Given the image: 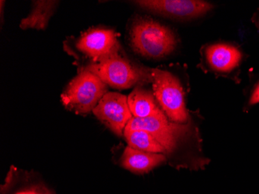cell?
Masks as SVG:
<instances>
[{"instance_id":"6da1fadb","label":"cell","mask_w":259,"mask_h":194,"mask_svg":"<svg viewBox=\"0 0 259 194\" xmlns=\"http://www.w3.org/2000/svg\"><path fill=\"white\" fill-rule=\"evenodd\" d=\"M130 37L134 50L151 59L168 56L177 45L172 30L150 18L137 20L131 29Z\"/></svg>"},{"instance_id":"7a4b0ae2","label":"cell","mask_w":259,"mask_h":194,"mask_svg":"<svg viewBox=\"0 0 259 194\" xmlns=\"http://www.w3.org/2000/svg\"><path fill=\"white\" fill-rule=\"evenodd\" d=\"M107 93L108 86L106 83L95 74L81 69L68 83L61 95V100L67 110L76 114H88Z\"/></svg>"},{"instance_id":"3957f363","label":"cell","mask_w":259,"mask_h":194,"mask_svg":"<svg viewBox=\"0 0 259 194\" xmlns=\"http://www.w3.org/2000/svg\"><path fill=\"white\" fill-rule=\"evenodd\" d=\"M153 93L161 110L171 122L188 123L189 114L180 80L168 71L147 68Z\"/></svg>"},{"instance_id":"277c9868","label":"cell","mask_w":259,"mask_h":194,"mask_svg":"<svg viewBox=\"0 0 259 194\" xmlns=\"http://www.w3.org/2000/svg\"><path fill=\"white\" fill-rule=\"evenodd\" d=\"M82 69L95 74L108 87L118 90H126L138 83L151 82L147 68L132 63L120 56L119 52L90 63Z\"/></svg>"},{"instance_id":"5b68a950","label":"cell","mask_w":259,"mask_h":194,"mask_svg":"<svg viewBox=\"0 0 259 194\" xmlns=\"http://www.w3.org/2000/svg\"><path fill=\"white\" fill-rule=\"evenodd\" d=\"M125 129L148 131L161 144L166 151V156L176 152L192 133L190 124L175 123L166 116L146 118L133 117Z\"/></svg>"},{"instance_id":"8992f818","label":"cell","mask_w":259,"mask_h":194,"mask_svg":"<svg viewBox=\"0 0 259 194\" xmlns=\"http://www.w3.org/2000/svg\"><path fill=\"white\" fill-rule=\"evenodd\" d=\"M96 118L117 136H123L125 128L133 118L127 97L120 93L108 92L93 110Z\"/></svg>"},{"instance_id":"52a82bcc","label":"cell","mask_w":259,"mask_h":194,"mask_svg":"<svg viewBox=\"0 0 259 194\" xmlns=\"http://www.w3.org/2000/svg\"><path fill=\"white\" fill-rule=\"evenodd\" d=\"M75 48L91 63H95L119 52L120 45L113 30L97 27L82 33L75 42Z\"/></svg>"},{"instance_id":"ba28073f","label":"cell","mask_w":259,"mask_h":194,"mask_svg":"<svg viewBox=\"0 0 259 194\" xmlns=\"http://www.w3.org/2000/svg\"><path fill=\"white\" fill-rule=\"evenodd\" d=\"M135 4L152 13L180 20L199 17L212 9L211 4L196 0H142Z\"/></svg>"},{"instance_id":"9c48e42d","label":"cell","mask_w":259,"mask_h":194,"mask_svg":"<svg viewBox=\"0 0 259 194\" xmlns=\"http://www.w3.org/2000/svg\"><path fill=\"white\" fill-rule=\"evenodd\" d=\"M0 194L57 193L37 173L24 171L12 166L4 184L0 186Z\"/></svg>"},{"instance_id":"30bf717a","label":"cell","mask_w":259,"mask_h":194,"mask_svg":"<svg viewBox=\"0 0 259 194\" xmlns=\"http://www.w3.org/2000/svg\"><path fill=\"white\" fill-rule=\"evenodd\" d=\"M206 60L215 71L228 73L236 69L242 60V53L238 47L228 44H216L208 47Z\"/></svg>"},{"instance_id":"8fae6325","label":"cell","mask_w":259,"mask_h":194,"mask_svg":"<svg viewBox=\"0 0 259 194\" xmlns=\"http://www.w3.org/2000/svg\"><path fill=\"white\" fill-rule=\"evenodd\" d=\"M167 161L164 154L147 152L126 147L120 159V166L135 174H145Z\"/></svg>"},{"instance_id":"7c38bea8","label":"cell","mask_w":259,"mask_h":194,"mask_svg":"<svg viewBox=\"0 0 259 194\" xmlns=\"http://www.w3.org/2000/svg\"><path fill=\"white\" fill-rule=\"evenodd\" d=\"M130 110L134 118H160L166 116L161 110L155 95L146 89L138 87L127 96Z\"/></svg>"},{"instance_id":"4fadbf2b","label":"cell","mask_w":259,"mask_h":194,"mask_svg":"<svg viewBox=\"0 0 259 194\" xmlns=\"http://www.w3.org/2000/svg\"><path fill=\"white\" fill-rule=\"evenodd\" d=\"M33 3V9L30 14L20 22V28L23 30H45L55 14L59 2L51 0H37Z\"/></svg>"},{"instance_id":"5bb4252c","label":"cell","mask_w":259,"mask_h":194,"mask_svg":"<svg viewBox=\"0 0 259 194\" xmlns=\"http://www.w3.org/2000/svg\"><path fill=\"white\" fill-rule=\"evenodd\" d=\"M123 136L128 146L140 151L158 153L166 156V151L161 144L148 131L144 130L125 129Z\"/></svg>"},{"instance_id":"9a60e30c","label":"cell","mask_w":259,"mask_h":194,"mask_svg":"<svg viewBox=\"0 0 259 194\" xmlns=\"http://www.w3.org/2000/svg\"><path fill=\"white\" fill-rule=\"evenodd\" d=\"M259 103V82L253 87L248 97V106H251Z\"/></svg>"}]
</instances>
